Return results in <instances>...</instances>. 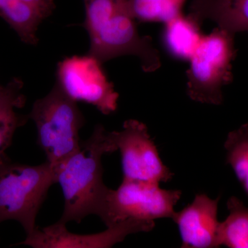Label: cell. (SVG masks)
I'll return each mask as SVG.
<instances>
[{"label":"cell","instance_id":"obj_1","mask_svg":"<svg viewBox=\"0 0 248 248\" xmlns=\"http://www.w3.org/2000/svg\"><path fill=\"white\" fill-rule=\"evenodd\" d=\"M115 151L110 133L97 124L91 136L81 142L79 151L57 166V184L64 198L58 222L79 223L89 215H99L109 189L103 182L102 156Z\"/></svg>","mask_w":248,"mask_h":248},{"label":"cell","instance_id":"obj_2","mask_svg":"<svg viewBox=\"0 0 248 248\" xmlns=\"http://www.w3.org/2000/svg\"><path fill=\"white\" fill-rule=\"evenodd\" d=\"M91 46L89 54L102 63L133 55L142 70L153 73L161 67L159 51L150 36L139 33L136 20L129 9V0H84Z\"/></svg>","mask_w":248,"mask_h":248},{"label":"cell","instance_id":"obj_3","mask_svg":"<svg viewBox=\"0 0 248 248\" xmlns=\"http://www.w3.org/2000/svg\"><path fill=\"white\" fill-rule=\"evenodd\" d=\"M57 183V166L48 161L29 166L4 156L0 160V224L16 221L27 236L32 234L49 189Z\"/></svg>","mask_w":248,"mask_h":248},{"label":"cell","instance_id":"obj_4","mask_svg":"<svg viewBox=\"0 0 248 248\" xmlns=\"http://www.w3.org/2000/svg\"><path fill=\"white\" fill-rule=\"evenodd\" d=\"M29 118L37 128V142L46 161L58 166L81 147L79 130L84 117L77 105L57 86L33 104Z\"/></svg>","mask_w":248,"mask_h":248},{"label":"cell","instance_id":"obj_5","mask_svg":"<svg viewBox=\"0 0 248 248\" xmlns=\"http://www.w3.org/2000/svg\"><path fill=\"white\" fill-rule=\"evenodd\" d=\"M236 54L234 34L217 27L203 35L186 72L189 97L202 104L221 105L222 89L233 80L232 62Z\"/></svg>","mask_w":248,"mask_h":248},{"label":"cell","instance_id":"obj_6","mask_svg":"<svg viewBox=\"0 0 248 248\" xmlns=\"http://www.w3.org/2000/svg\"><path fill=\"white\" fill-rule=\"evenodd\" d=\"M181 197L180 190H165L156 183L124 179L118 188L108 189L98 217L107 227L128 219L172 218Z\"/></svg>","mask_w":248,"mask_h":248},{"label":"cell","instance_id":"obj_7","mask_svg":"<svg viewBox=\"0 0 248 248\" xmlns=\"http://www.w3.org/2000/svg\"><path fill=\"white\" fill-rule=\"evenodd\" d=\"M102 64L89 53L68 57L58 63L55 84L72 100L91 104L104 115H110L117 110L119 94Z\"/></svg>","mask_w":248,"mask_h":248},{"label":"cell","instance_id":"obj_8","mask_svg":"<svg viewBox=\"0 0 248 248\" xmlns=\"http://www.w3.org/2000/svg\"><path fill=\"white\" fill-rule=\"evenodd\" d=\"M110 136L120 152L124 179L160 184L172 179L174 173L160 157L144 124L125 121L122 130L110 132Z\"/></svg>","mask_w":248,"mask_h":248},{"label":"cell","instance_id":"obj_9","mask_svg":"<svg viewBox=\"0 0 248 248\" xmlns=\"http://www.w3.org/2000/svg\"><path fill=\"white\" fill-rule=\"evenodd\" d=\"M155 227L153 221L128 219L97 234H78L70 232L66 224L58 221L45 228L37 227L24 241L16 245L33 248H109L122 242L128 235L148 232Z\"/></svg>","mask_w":248,"mask_h":248},{"label":"cell","instance_id":"obj_10","mask_svg":"<svg viewBox=\"0 0 248 248\" xmlns=\"http://www.w3.org/2000/svg\"><path fill=\"white\" fill-rule=\"evenodd\" d=\"M220 197L216 200L205 194L195 196L193 202L179 212L172 219L177 225L182 238V248L219 247L217 218Z\"/></svg>","mask_w":248,"mask_h":248},{"label":"cell","instance_id":"obj_11","mask_svg":"<svg viewBox=\"0 0 248 248\" xmlns=\"http://www.w3.org/2000/svg\"><path fill=\"white\" fill-rule=\"evenodd\" d=\"M190 11L202 24L210 19L234 35L248 32V0H192Z\"/></svg>","mask_w":248,"mask_h":248},{"label":"cell","instance_id":"obj_12","mask_svg":"<svg viewBox=\"0 0 248 248\" xmlns=\"http://www.w3.org/2000/svg\"><path fill=\"white\" fill-rule=\"evenodd\" d=\"M202 23L184 14L165 23L162 40L168 53L178 60H189L203 37Z\"/></svg>","mask_w":248,"mask_h":248},{"label":"cell","instance_id":"obj_13","mask_svg":"<svg viewBox=\"0 0 248 248\" xmlns=\"http://www.w3.org/2000/svg\"><path fill=\"white\" fill-rule=\"evenodd\" d=\"M23 84L22 80L15 78L4 85L0 93V159L6 155L5 152L11 146L17 129L27 123L29 118L16 111L26 103Z\"/></svg>","mask_w":248,"mask_h":248},{"label":"cell","instance_id":"obj_14","mask_svg":"<svg viewBox=\"0 0 248 248\" xmlns=\"http://www.w3.org/2000/svg\"><path fill=\"white\" fill-rule=\"evenodd\" d=\"M0 17L27 45L38 42L37 31L43 18L20 0H0Z\"/></svg>","mask_w":248,"mask_h":248},{"label":"cell","instance_id":"obj_15","mask_svg":"<svg viewBox=\"0 0 248 248\" xmlns=\"http://www.w3.org/2000/svg\"><path fill=\"white\" fill-rule=\"evenodd\" d=\"M229 215L220 222L218 244L230 248H248V207L236 197L227 202Z\"/></svg>","mask_w":248,"mask_h":248},{"label":"cell","instance_id":"obj_16","mask_svg":"<svg viewBox=\"0 0 248 248\" xmlns=\"http://www.w3.org/2000/svg\"><path fill=\"white\" fill-rule=\"evenodd\" d=\"M186 0H129V9L140 22H169L183 14Z\"/></svg>","mask_w":248,"mask_h":248},{"label":"cell","instance_id":"obj_17","mask_svg":"<svg viewBox=\"0 0 248 248\" xmlns=\"http://www.w3.org/2000/svg\"><path fill=\"white\" fill-rule=\"evenodd\" d=\"M224 148L231 166L248 197V123L228 134Z\"/></svg>","mask_w":248,"mask_h":248},{"label":"cell","instance_id":"obj_18","mask_svg":"<svg viewBox=\"0 0 248 248\" xmlns=\"http://www.w3.org/2000/svg\"><path fill=\"white\" fill-rule=\"evenodd\" d=\"M23 3L35 10L44 19L53 14L55 9L54 0H20Z\"/></svg>","mask_w":248,"mask_h":248},{"label":"cell","instance_id":"obj_19","mask_svg":"<svg viewBox=\"0 0 248 248\" xmlns=\"http://www.w3.org/2000/svg\"><path fill=\"white\" fill-rule=\"evenodd\" d=\"M3 86H4V85L0 84V93H1V90L3 89Z\"/></svg>","mask_w":248,"mask_h":248},{"label":"cell","instance_id":"obj_20","mask_svg":"<svg viewBox=\"0 0 248 248\" xmlns=\"http://www.w3.org/2000/svg\"><path fill=\"white\" fill-rule=\"evenodd\" d=\"M5 156H6V155H5ZM1 159H2V158H1ZM1 159H0V160H1Z\"/></svg>","mask_w":248,"mask_h":248}]
</instances>
